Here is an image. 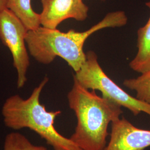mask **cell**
<instances>
[{
  "label": "cell",
  "mask_w": 150,
  "mask_h": 150,
  "mask_svg": "<svg viewBox=\"0 0 150 150\" xmlns=\"http://www.w3.org/2000/svg\"><path fill=\"white\" fill-rule=\"evenodd\" d=\"M127 20L124 11H117L108 13L101 21L83 32L74 30L61 32L57 29L40 26L27 31L26 43L30 54L38 62L49 64L59 57L77 72L86 61L83 48L88 38L103 28L123 26Z\"/></svg>",
  "instance_id": "1"
},
{
  "label": "cell",
  "mask_w": 150,
  "mask_h": 150,
  "mask_svg": "<svg viewBox=\"0 0 150 150\" xmlns=\"http://www.w3.org/2000/svg\"><path fill=\"white\" fill-rule=\"evenodd\" d=\"M69 107L75 112L77 125L70 139L82 150H104L110 123L120 118L121 107L79 84H74L67 94Z\"/></svg>",
  "instance_id": "2"
},
{
  "label": "cell",
  "mask_w": 150,
  "mask_h": 150,
  "mask_svg": "<svg viewBox=\"0 0 150 150\" xmlns=\"http://www.w3.org/2000/svg\"><path fill=\"white\" fill-rule=\"evenodd\" d=\"M48 81V77H45L27 99L18 95L8 97L2 108L4 123L7 127L13 130L30 129L45 139L54 150H82L55 129V119L61 111H47L45 105L40 103L41 93Z\"/></svg>",
  "instance_id": "3"
},
{
  "label": "cell",
  "mask_w": 150,
  "mask_h": 150,
  "mask_svg": "<svg viewBox=\"0 0 150 150\" xmlns=\"http://www.w3.org/2000/svg\"><path fill=\"white\" fill-rule=\"evenodd\" d=\"M86 55L85 64L74 75L80 85L88 90L100 91L102 97L126 108L134 116L142 112L150 116V104L131 96L112 80L101 68L94 51H89Z\"/></svg>",
  "instance_id": "4"
},
{
  "label": "cell",
  "mask_w": 150,
  "mask_h": 150,
  "mask_svg": "<svg viewBox=\"0 0 150 150\" xmlns=\"http://www.w3.org/2000/svg\"><path fill=\"white\" fill-rule=\"evenodd\" d=\"M28 30L16 16L8 8L0 10V39L8 48L13 58V65L17 72V86L22 88L27 82L30 65L26 36Z\"/></svg>",
  "instance_id": "5"
},
{
  "label": "cell",
  "mask_w": 150,
  "mask_h": 150,
  "mask_svg": "<svg viewBox=\"0 0 150 150\" xmlns=\"http://www.w3.org/2000/svg\"><path fill=\"white\" fill-rule=\"evenodd\" d=\"M40 14L42 27L57 29L62 22L69 18L84 21L88 17V7L83 0H41Z\"/></svg>",
  "instance_id": "6"
},
{
  "label": "cell",
  "mask_w": 150,
  "mask_h": 150,
  "mask_svg": "<svg viewBox=\"0 0 150 150\" xmlns=\"http://www.w3.org/2000/svg\"><path fill=\"white\" fill-rule=\"evenodd\" d=\"M150 147V130L139 129L124 117L111 123L110 141L104 150H145Z\"/></svg>",
  "instance_id": "7"
},
{
  "label": "cell",
  "mask_w": 150,
  "mask_h": 150,
  "mask_svg": "<svg viewBox=\"0 0 150 150\" xmlns=\"http://www.w3.org/2000/svg\"><path fill=\"white\" fill-rule=\"evenodd\" d=\"M145 5L150 11V1ZM137 52L129 66L132 70L141 74L150 71V15L146 23L137 30Z\"/></svg>",
  "instance_id": "8"
},
{
  "label": "cell",
  "mask_w": 150,
  "mask_h": 150,
  "mask_svg": "<svg viewBox=\"0 0 150 150\" xmlns=\"http://www.w3.org/2000/svg\"><path fill=\"white\" fill-rule=\"evenodd\" d=\"M6 8L16 15L28 31L41 26L40 14L33 10L31 0H7Z\"/></svg>",
  "instance_id": "9"
},
{
  "label": "cell",
  "mask_w": 150,
  "mask_h": 150,
  "mask_svg": "<svg viewBox=\"0 0 150 150\" xmlns=\"http://www.w3.org/2000/svg\"><path fill=\"white\" fill-rule=\"evenodd\" d=\"M123 85L136 92V97L150 104V71L141 74L136 78L126 79Z\"/></svg>",
  "instance_id": "10"
},
{
  "label": "cell",
  "mask_w": 150,
  "mask_h": 150,
  "mask_svg": "<svg viewBox=\"0 0 150 150\" xmlns=\"http://www.w3.org/2000/svg\"><path fill=\"white\" fill-rule=\"evenodd\" d=\"M3 150H48L43 146L33 144L19 132H11L6 136Z\"/></svg>",
  "instance_id": "11"
},
{
  "label": "cell",
  "mask_w": 150,
  "mask_h": 150,
  "mask_svg": "<svg viewBox=\"0 0 150 150\" xmlns=\"http://www.w3.org/2000/svg\"><path fill=\"white\" fill-rule=\"evenodd\" d=\"M7 0H0V10L6 8Z\"/></svg>",
  "instance_id": "12"
},
{
  "label": "cell",
  "mask_w": 150,
  "mask_h": 150,
  "mask_svg": "<svg viewBox=\"0 0 150 150\" xmlns=\"http://www.w3.org/2000/svg\"><path fill=\"white\" fill-rule=\"evenodd\" d=\"M101 1H106V0H101Z\"/></svg>",
  "instance_id": "13"
}]
</instances>
